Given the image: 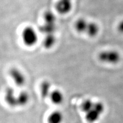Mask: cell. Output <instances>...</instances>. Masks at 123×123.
<instances>
[{"mask_svg":"<svg viewBox=\"0 0 123 123\" xmlns=\"http://www.w3.org/2000/svg\"><path fill=\"white\" fill-rule=\"evenodd\" d=\"M22 37L24 44L28 47L35 45L38 41L37 34L33 28L27 26L22 31Z\"/></svg>","mask_w":123,"mask_h":123,"instance_id":"cell-1","label":"cell"},{"mask_svg":"<svg viewBox=\"0 0 123 123\" xmlns=\"http://www.w3.org/2000/svg\"><path fill=\"white\" fill-rule=\"evenodd\" d=\"M120 55L114 50H105L101 52L98 55L99 60L104 63L115 64L120 60Z\"/></svg>","mask_w":123,"mask_h":123,"instance_id":"cell-2","label":"cell"},{"mask_svg":"<svg viewBox=\"0 0 123 123\" xmlns=\"http://www.w3.org/2000/svg\"><path fill=\"white\" fill-rule=\"evenodd\" d=\"M9 74L14 83L18 87H22L26 83V78L21 70L17 68H12L9 71Z\"/></svg>","mask_w":123,"mask_h":123,"instance_id":"cell-3","label":"cell"},{"mask_svg":"<svg viewBox=\"0 0 123 123\" xmlns=\"http://www.w3.org/2000/svg\"><path fill=\"white\" fill-rule=\"evenodd\" d=\"M4 100L7 104L11 107H17V94L13 88L8 87L4 92Z\"/></svg>","mask_w":123,"mask_h":123,"instance_id":"cell-4","label":"cell"},{"mask_svg":"<svg viewBox=\"0 0 123 123\" xmlns=\"http://www.w3.org/2000/svg\"><path fill=\"white\" fill-rule=\"evenodd\" d=\"M72 0H59L55 5L57 12L62 14H66L70 12L72 8Z\"/></svg>","mask_w":123,"mask_h":123,"instance_id":"cell-5","label":"cell"},{"mask_svg":"<svg viewBox=\"0 0 123 123\" xmlns=\"http://www.w3.org/2000/svg\"><path fill=\"white\" fill-rule=\"evenodd\" d=\"M51 101L54 104L60 105L63 102L64 97L62 92L59 90H55L50 92L49 95Z\"/></svg>","mask_w":123,"mask_h":123,"instance_id":"cell-6","label":"cell"},{"mask_svg":"<svg viewBox=\"0 0 123 123\" xmlns=\"http://www.w3.org/2000/svg\"><path fill=\"white\" fill-rule=\"evenodd\" d=\"M63 115L61 111L56 110L53 111L49 115L47 119L48 123H62Z\"/></svg>","mask_w":123,"mask_h":123,"instance_id":"cell-7","label":"cell"},{"mask_svg":"<svg viewBox=\"0 0 123 123\" xmlns=\"http://www.w3.org/2000/svg\"><path fill=\"white\" fill-rule=\"evenodd\" d=\"M29 95L26 91H21L17 95L18 107L26 106L29 101Z\"/></svg>","mask_w":123,"mask_h":123,"instance_id":"cell-8","label":"cell"},{"mask_svg":"<svg viewBox=\"0 0 123 123\" xmlns=\"http://www.w3.org/2000/svg\"><path fill=\"white\" fill-rule=\"evenodd\" d=\"M99 26L94 22H88L87 27L86 30V33L91 37H94L97 36L99 32Z\"/></svg>","mask_w":123,"mask_h":123,"instance_id":"cell-9","label":"cell"},{"mask_svg":"<svg viewBox=\"0 0 123 123\" xmlns=\"http://www.w3.org/2000/svg\"><path fill=\"white\" fill-rule=\"evenodd\" d=\"M51 85L48 80H45L42 83L41 86V95L43 98L49 97L50 94Z\"/></svg>","mask_w":123,"mask_h":123,"instance_id":"cell-10","label":"cell"},{"mask_svg":"<svg viewBox=\"0 0 123 123\" xmlns=\"http://www.w3.org/2000/svg\"><path fill=\"white\" fill-rule=\"evenodd\" d=\"M56 38L53 34H47L43 41V46L47 49L52 48L56 43Z\"/></svg>","mask_w":123,"mask_h":123,"instance_id":"cell-11","label":"cell"},{"mask_svg":"<svg viewBox=\"0 0 123 123\" xmlns=\"http://www.w3.org/2000/svg\"><path fill=\"white\" fill-rule=\"evenodd\" d=\"M88 22L83 18H79L75 22V29L77 32L79 33H83L86 32Z\"/></svg>","mask_w":123,"mask_h":123,"instance_id":"cell-12","label":"cell"},{"mask_svg":"<svg viewBox=\"0 0 123 123\" xmlns=\"http://www.w3.org/2000/svg\"><path fill=\"white\" fill-rule=\"evenodd\" d=\"M40 30L42 33L46 34H53L56 30V26L55 24L45 23L43 25L41 26Z\"/></svg>","mask_w":123,"mask_h":123,"instance_id":"cell-13","label":"cell"},{"mask_svg":"<svg viewBox=\"0 0 123 123\" xmlns=\"http://www.w3.org/2000/svg\"><path fill=\"white\" fill-rule=\"evenodd\" d=\"M101 114L93 108L86 113V118L87 121L90 123H94L98 121Z\"/></svg>","mask_w":123,"mask_h":123,"instance_id":"cell-14","label":"cell"},{"mask_svg":"<svg viewBox=\"0 0 123 123\" xmlns=\"http://www.w3.org/2000/svg\"><path fill=\"white\" fill-rule=\"evenodd\" d=\"M44 18L45 23L48 24H55L56 17L55 14L51 11H48L44 13Z\"/></svg>","mask_w":123,"mask_h":123,"instance_id":"cell-15","label":"cell"},{"mask_svg":"<svg viewBox=\"0 0 123 123\" xmlns=\"http://www.w3.org/2000/svg\"><path fill=\"white\" fill-rule=\"evenodd\" d=\"M94 103L92 102L91 99H87L82 103V109L84 112L87 113L92 109L93 107Z\"/></svg>","mask_w":123,"mask_h":123,"instance_id":"cell-16","label":"cell"},{"mask_svg":"<svg viewBox=\"0 0 123 123\" xmlns=\"http://www.w3.org/2000/svg\"><path fill=\"white\" fill-rule=\"evenodd\" d=\"M93 109L96 111H97L99 114L101 115L105 110V106L103 103L98 102L94 103Z\"/></svg>","mask_w":123,"mask_h":123,"instance_id":"cell-17","label":"cell"}]
</instances>
